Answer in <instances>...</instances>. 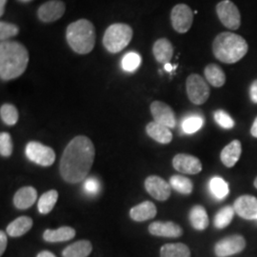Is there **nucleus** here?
<instances>
[{"label": "nucleus", "mask_w": 257, "mask_h": 257, "mask_svg": "<svg viewBox=\"0 0 257 257\" xmlns=\"http://www.w3.org/2000/svg\"><path fill=\"white\" fill-rule=\"evenodd\" d=\"M242 154V144L235 139L228 144L221 152L220 158L222 163L227 168H232L237 163Z\"/></svg>", "instance_id": "6ab92c4d"}, {"label": "nucleus", "mask_w": 257, "mask_h": 257, "mask_svg": "<svg viewBox=\"0 0 257 257\" xmlns=\"http://www.w3.org/2000/svg\"><path fill=\"white\" fill-rule=\"evenodd\" d=\"M7 243H8L7 235L3 230H1L0 231V255L4 253L5 249L7 248Z\"/></svg>", "instance_id": "58836bf2"}, {"label": "nucleus", "mask_w": 257, "mask_h": 257, "mask_svg": "<svg viewBox=\"0 0 257 257\" xmlns=\"http://www.w3.org/2000/svg\"><path fill=\"white\" fill-rule=\"evenodd\" d=\"M253 185H254V187L257 189V177L254 179V182H253Z\"/></svg>", "instance_id": "49530a36"}, {"label": "nucleus", "mask_w": 257, "mask_h": 257, "mask_svg": "<svg viewBox=\"0 0 257 257\" xmlns=\"http://www.w3.org/2000/svg\"><path fill=\"white\" fill-rule=\"evenodd\" d=\"M171 21L177 33L185 34L193 25V11L186 4H177L172 10Z\"/></svg>", "instance_id": "9d476101"}, {"label": "nucleus", "mask_w": 257, "mask_h": 257, "mask_svg": "<svg viewBox=\"0 0 257 257\" xmlns=\"http://www.w3.org/2000/svg\"><path fill=\"white\" fill-rule=\"evenodd\" d=\"M164 68H165V70L167 71V72L171 73V72H172L174 69H175V67H173V66L170 64V63H167V64L164 65Z\"/></svg>", "instance_id": "c03bdc74"}, {"label": "nucleus", "mask_w": 257, "mask_h": 257, "mask_svg": "<svg viewBox=\"0 0 257 257\" xmlns=\"http://www.w3.org/2000/svg\"><path fill=\"white\" fill-rule=\"evenodd\" d=\"M26 156L38 165L50 167L55 163V154L52 148L45 146L39 142L32 141L26 146Z\"/></svg>", "instance_id": "6e6552de"}, {"label": "nucleus", "mask_w": 257, "mask_h": 257, "mask_svg": "<svg viewBox=\"0 0 257 257\" xmlns=\"http://www.w3.org/2000/svg\"><path fill=\"white\" fill-rule=\"evenodd\" d=\"M210 189L211 193L218 199L225 198L229 193L228 183L218 176L211 178L210 181Z\"/></svg>", "instance_id": "7c9ffc66"}, {"label": "nucleus", "mask_w": 257, "mask_h": 257, "mask_svg": "<svg viewBox=\"0 0 257 257\" xmlns=\"http://www.w3.org/2000/svg\"><path fill=\"white\" fill-rule=\"evenodd\" d=\"M203 125H204V119L201 116L193 115L184 120L182 123V128L184 133L192 135L202 128Z\"/></svg>", "instance_id": "473e14b6"}, {"label": "nucleus", "mask_w": 257, "mask_h": 257, "mask_svg": "<svg viewBox=\"0 0 257 257\" xmlns=\"http://www.w3.org/2000/svg\"><path fill=\"white\" fill-rule=\"evenodd\" d=\"M145 188L148 193L159 201L169 199L172 193L171 185L157 175H151L145 180Z\"/></svg>", "instance_id": "f8f14e48"}, {"label": "nucleus", "mask_w": 257, "mask_h": 257, "mask_svg": "<svg viewBox=\"0 0 257 257\" xmlns=\"http://www.w3.org/2000/svg\"><path fill=\"white\" fill-rule=\"evenodd\" d=\"M233 209L235 213L244 219H257V198L252 195L239 196L233 204Z\"/></svg>", "instance_id": "2eb2a0df"}, {"label": "nucleus", "mask_w": 257, "mask_h": 257, "mask_svg": "<svg viewBox=\"0 0 257 257\" xmlns=\"http://www.w3.org/2000/svg\"><path fill=\"white\" fill-rule=\"evenodd\" d=\"M153 53L157 62L165 65L170 63L173 58L174 47L169 39L159 38L154 44Z\"/></svg>", "instance_id": "f3484780"}, {"label": "nucleus", "mask_w": 257, "mask_h": 257, "mask_svg": "<svg viewBox=\"0 0 257 257\" xmlns=\"http://www.w3.org/2000/svg\"><path fill=\"white\" fill-rule=\"evenodd\" d=\"M214 120L215 122L223 128L230 130L233 128L235 123L234 120L232 119L228 112L225 110H218L214 112Z\"/></svg>", "instance_id": "c9c22d12"}, {"label": "nucleus", "mask_w": 257, "mask_h": 257, "mask_svg": "<svg viewBox=\"0 0 257 257\" xmlns=\"http://www.w3.org/2000/svg\"><path fill=\"white\" fill-rule=\"evenodd\" d=\"M151 234L159 237L177 238L183 234L182 228L173 221H156L149 226Z\"/></svg>", "instance_id": "dca6fc26"}, {"label": "nucleus", "mask_w": 257, "mask_h": 257, "mask_svg": "<svg viewBox=\"0 0 257 257\" xmlns=\"http://www.w3.org/2000/svg\"><path fill=\"white\" fill-rule=\"evenodd\" d=\"M19 2H22V3H28V2H31L33 0H19Z\"/></svg>", "instance_id": "a18cd8bd"}, {"label": "nucleus", "mask_w": 257, "mask_h": 257, "mask_svg": "<svg viewBox=\"0 0 257 257\" xmlns=\"http://www.w3.org/2000/svg\"><path fill=\"white\" fill-rule=\"evenodd\" d=\"M204 74L208 83L215 88H220L226 82V74L218 65H208L204 70Z\"/></svg>", "instance_id": "a878e982"}, {"label": "nucleus", "mask_w": 257, "mask_h": 257, "mask_svg": "<svg viewBox=\"0 0 257 257\" xmlns=\"http://www.w3.org/2000/svg\"><path fill=\"white\" fill-rule=\"evenodd\" d=\"M133 29L128 24L114 23L107 28L104 37L103 45L111 54H117L128 46L133 38Z\"/></svg>", "instance_id": "39448f33"}, {"label": "nucleus", "mask_w": 257, "mask_h": 257, "mask_svg": "<svg viewBox=\"0 0 257 257\" xmlns=\"http://www.w3.org/2000/svg\"><path fill=\"white\" fill-rule=\"evenodd\" d=\"M84 187L88 193H95L99 190V183L95 178H88L85 182Z\"/></svg>", "instance_id": "4c0bfd02"}, {"label": "nucleus", "mask_w": 257, "mask_h": 257, "mask_svg": "<svg viewBox=\"0 0 257 257\" xmlns=\"http://www.w3.org/2000/svg\"><path fill=\"white\" fill-rule=\"evenodd\" d=\"M19 28L13 23L6 21L0 22V39L1 41H7L12 37H17L19 35Z\"/></svg>", "instance_id": "f704fd0d"}, {"label": "nucleus", "mask_w": 257, "mask_h": 257, "mask_svg": "<svg viewBox=\"0 0 257 257\" xmlns=\"http://www.w3.org/2000/svg\"><path fill=\"white\" fill-rule=\"evenodd\" d=\"M37 190L33 187H23L19 189L14 196V204L19 210H27L37 200Z\"/></svg>", "instance_id": "a211bd4d"}, {"label": "nucleus", "mask_w": 257, "mask_h": 257, "mask_svg": "<svg viewBox=\"0 0 257 257\" xmlns=\"http://www.w3.org/2000/svg\"><path fill=\"white\" fill-rule=\"evenodd\" d=\"M37 257H56L53 252L51 251H48V250H44V251H41L37 254Z\"/></svg>", "instance_id": "79ce46f5"}, {"label": "nucleus", "mask_w": 257, "mask_h": 257, "mask_svg": "<svg viewBox=\"0 0 257 257\" xmlns=\"http://www.w3.org/2000/svg\"><path fill=\"white\" fill-rule=\"evenodd\" d=\"M0 115L2 121L9 125L14 126L19 120V111L18 109L12 104H4L0 108Z\"/></svg>", "instance_id": "2f4dec72"}, {"label": "nucleus", "mask_w": 257, "mask_h": 257, "mask_svg": "<svg viewBox=\"0 0 257 257\" xmlns=\"http://www.w3.org/2000/svg\"><path fill=\"white\" fill-rule=\"evenodd\" d=\"M250 134H251V136L253 138H257V117L253 121V124H252V126L250 128Z\"/></svg>", "instance_id": "a19ab883"}, {"label": "nucleus", "mask_w": 257, "mask_h": 257, "mask_svg": "<svg viewBox=\"0 0 257 257\" xmlns=\"http://www.w3.org/2000/svg\"><path fill=\"white\" fill-rule=\"evenodd\" d=\"M160 257H191V250L183 243H170L161 248Z\"/></svg>", "instance_id": "bb28decb"}, {"label": "nucleus", "mask_w": 257, "mask_h": 257, "mask_svg": "<svg viewBox=\"0 0 257 257\" xmlns=\"http://www.w3.org/2000/svg\"><path fill=\"white\" fill-rule=\"evenodd\" d=\"M13 153V141L8 133H1L0 135V154L8 157Z\"/></svg>", "instance_id": "e433bc0d"}, {"label": "nucleus", "mask_w": 257, "mask_h": 257, "mask_svg": "<svg viewBox=\"0 0 257 257\" xmlns=\"http://www.w3.org/2000/svg\"><path fill=\"white\" fill-rule=\"evenodd\" d=\"M75 230L71 227H61L57 230H46L43 233V238L47 242H65L74 238Z\"/></svg>", "instance_id": "393cba45"}, {"label": "nucleus", "mask_w": 257, "mask_h": 257, "mask_svg": "<svg viewBox=\"0 0 257 257\" xmlns=\"http://www.w3.org/2000/svg\"><path fill=\"white\" fill-rule=\"evenodd\" d=\"M33 227V219L29 216H20L10 223L7 233L11 237H19L27 233Z\"/></svg>", "instance_id": "b1692460"}, {"label": "nucleus", "mask_w": 257, "mask_h": 257, "mask_svg": "<svg viewBox=\"0 0 257 257\" xmlns=\"http://www.w3.org/2000/svg\"><path fill=\"white\" fill-rule=\"evenodd\" d=\"M216 14L221 23L229 30H238L241 15L236 5L230 0H223L216 6Z\"/></svg>", "instance_id": "0eeeda50"}, {"label": "nucleus", "mask_w": 257, "mask_h": 257, "mask_svg": "<svg viewBox=\"0 0 257 257\" xmlns=\"http://www.w3.org/2000/svg\"><path fill=\"white\" fill-rule=\"evenodd\" d=\"M186 90L189 99L195 105H202L208 100L211 90L206 80L199 74H193L186 80Z\"/></svg>", "instance_id": "423d86ee"}, {"label": "nucleus", "mask_w": 257, "mask_h": 257, "mask_svg": "<svg viewBox=\"0 0 257 257\" xmlns=\"http://www.w3.org/2000/svg\"><path fill=\"white\" fill-rule=\"evenodd\" d=\"M246 248V240L240 234H232L219 240L214 246L217 257H228L237 254Z\"/></svg>", "instance_id": "1a4fd4ad"}, {"label": "nucleus", "mask_w": 257, "mask_h": 257, "mask_svg": "<svg viewBox=\"0 0 257 257\" xmlns=\"http://www.w3.org/2000/svg\"><path fill=\"white\" fill-rule=\"evenodd\" d=\"M66 6L61 0H50L42 4L37 11V17L41 22L52 23L64 16Z\"/></svg>", "instance_id": "9b49d317"}, {"label": "nucleus", "mask_w": 257, "mask_h": 257, "mask_svg": "<svg viewBox=\"0 0 257 257\" xmlns=\"http://www.w3.org/2000/svg\"><path fill=\"white\" fill-rule=\"evenodd\" d=\"M141 56L138 53L130 52L122 59V68L126 72H135L141 64Z\"/></svg>", "instance_id": "72a5a7b5"}, {"label": "nucleus", "mask_w": 257, "mask_h": 257, "mask_svg": "<svg viewBox=\"0 0 257 257\" xmlns=\"http://www.w3.org/2000/svg\"><path fill=\"white\" fill-rule=\"evenodd\" d=\"M6 2H7V0H0V17H2L4 15Z\"/></svg>", "instance_id": "37998d69"}, {"label": "nucleus", "mask_w": 257, "mask_h": 257, "mask_svg": "<svg viewBox=\"0 0 257 257\" xmlns=\"http://www.w3.org/2000/svg\"><path fill=\"white\" fill-rule=\"evenodd\" d=\"M66 39L74 53L90 54L95 45V30L88 19H79L71 23L66 31Z\"/></svg>", "instance_id": "20e7f679"}, {"label": "nucleus", "mask_w": 257, "mask_h": 257, "mask_svg": "<svg viewBox=\"0 0 257 257\" xmlns=\"http://www.w3.org/2000/svg\"><path fill=\"white\" fill-rule=\"evenodd\" d=\"M92 250V243L88 240L76 241L63 250V257H88Z\"/></svg>", "instance_id": "4be33fe9"}, {"label": "nucleus", "mask_w": 257, "mask_h": 257, "mask_svg": "<svg viewBox=\"0 0 257 257\" xmlns=\"http://www.w3.org/2000/svg\"><path fill=\"white\" fill-rule=\"evenodd\" d=\"M58 199V193L55 190L48 191L43 193L38 201V211L42 214H48L54 209Z\"/></svg>", "instance_id": "cd10ccee"}, {"label": "nucleus", "mask_w": 257, "mask_h": 257, "mask_svg": "<svg viewBox=\"0 0 257 257\" xmlns=\"http://www.w3.org/2000/svg\"><path fill=\"white\" fill-rule=\"evenodd\" d=\"M173 166L176 171L186 175H197L202 171L200 160L191 155L179 154L173 159Z\"/></svg>", "instance_id": "4468645a"}, {"label": "nucleus", "mask_w": 257, "mask_h": 257, "mask_svg": "<svg viewBox=\"0 0 257 257\" xmlns=\"http://www.w3.org/2000/svg\"><path fill=\"white\" fill-rule=\"evenodd\" d=\"M151 112L156 123L169 128H175V114L173 109L164 102L155 101L151 104Z\"/></svg>", "instance_id": "ddd939ff"}, {"label": "nucleus", "mask_w": 257, "mask_h": 257, "mask_svg": "<svg viewBox=\"0 0 257 257\" xmlns=\"http://www.w3.org/2000/svg\"><path fill=\"white\" fill-rule=\"evenodd\" d=\"M29 63V53L18 41H1L0 44V77L8 81L24 74Z\"/></svg>", "instance_id": "f03ea898"}, {"label": "nucleus", "mask_w": 257, "mask_h": 257, "mask_svg": "<svg viewBox=\"0 0 257 257\" xmlns=\"http://www.w3.org/2000/svg\"><path fill=\"white\" fill-rule=\"evenodd\" d=\"M190 222L195 230H204L209 226V217L205 208L200 205L193 206L189 214Z\"/></svg>", "instance_id": "5701e85b"}, {"label": "nucleus", "mask_w": 257, "mask_h": 257, "mask_svg": "<svg viewBox=\"0 0 257 257\" xmlns=\"http://www.w3.org/2000/svg\"><path fill=\"white\" fill-rule=\"evenodd\" d=\"M95 151L90 138L79 136L67 145L60 160L59 171L68 183L83 181L92 168Z\"/></svg>", "instance_id": "f257e3e1"}, {"label": "nucleus", "mask_w": 257, "mask_h": 257, "mask_svg": "<svg viewBox=\"0 0 257 257\" xmlns=\"http://www.w3.org/2000/svg\"><path fill=\"white\" fill-rule=\"evenodd\" d=\"M235 211L233 207L231 206H226L223 207L220 211L215 214L214 217V226L215 228L222 230L228 227L230 224V222L233 219Z\"/></svg>", "instance_id": "c756f323"}, {"label": "nucleus", "mask_w": 257, "mask_h": 257, "mask_svg": "<svg viewBox=\"0 0 257 257\" xmlns=\"http://www.w3.org/2000/svg\"><path fill=\"white\" fill-rule=\"evenodd\" d=\"M249 96L251 101L257 104V79L251 83L249 87Z\"/></svg>", "instance_id": "ea45409f"}, {"label": "nucleus", "mask_w": 257, "mask_h": 257, "mask_svg": "<svg viewBox=\"0 0 257 257\" xmlns=\"http://www.w3.org/2000/svg\"><path fill=\"white\" fill-rule=\"evenodd\" d=\"M248 45L247 41L234 33L224 32L214 38L212 52L216 59L226 64L238 62L247 55Z\"/></svg>", "instance_id": "7ed1b4c3"}, {"label": "nucleus", "mask_w": 257, "mask_h": 257, "mask_svg": "<svg viewBox=\"0 0 257 257\" xmlns=\"http://www.w3.org/2000/svg\"><path fill=\"white\" fill-rule=\"evenodd\" d=\"M148 136L161 144H169L173 140L171 128L164 125L158 124L156 121L150 122L146 127Z\"/></svg>", "instance_id": "412c9836"}, {"label": "nucleus", "mask_w": 257, "mask_h": 257, "mask_svg": "<svg viewBox=\"0 0 257 257\" xmlns=\"http://www.w3.org/2000/svg\"><path fill=\"white\" fill-rule=\"evenodd\" d=\"M157 213L156 205L151 201H145L138 206L134 207L131 211L130 215L133 220L137 222L150 220L154 218Z\"/></svg>", "instance_id": "aec40b11"}, {"label": "nucleus", "mask_w": 257, "mask_h": 257, "mask_svg": "<svg viewBox=\"0 0 257 257\" xmlns=\"http://www.w3.org/2000/svg\"><path fill=\"white\" fill-rule=\"evenodd\" d=\"M171 187L176 192L182 194H190L193 190V184L192 180L182 175H173L170 179Z\"/></svg>", "instance_id": "c85d7f7f"}]
</instances>
